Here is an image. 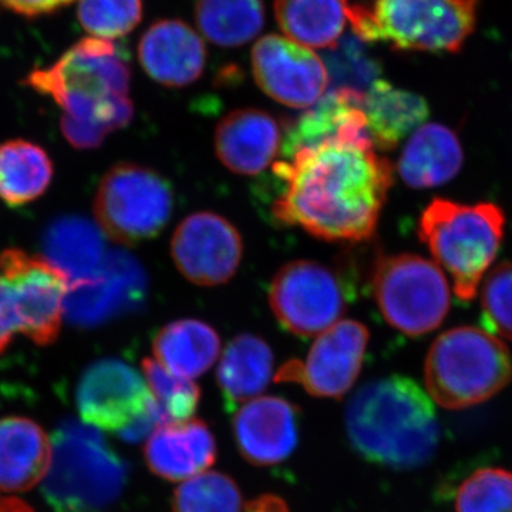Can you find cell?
Masks as SVG:
<instances>
[{"mask_svg": "<svg viewBox=\"0 0 512 512\" xmlns=\"http://www.w3.org/2000/svg\"><path fill=\"white\" fill-rule=\"evenodd\" d=\"M274 173L284 184L272 208L276 220L329 242L372 238L393 185L392 164L370 140L302 148Z\"/></svg>", "mask_w": 512, "mask_h": 512, "instance_id": "obj_1", "label": "cell"}, {"mask_svg": "<svg viewBox=\"0 0 512 512\" xmlns=\"http://www.w3.org/2000/svg\"><path fill=\"white\" fill-rule=\"evenodd\" d=\"M26 84L62 107V131L74 148L90 150L133 119L130 69L111 40H80L55 64L29 74Z\"/></svg>", "mask_w": 512, "mask_h": 512, "instance_id": "obj_2", "label": "cell"}, {"mask_svg": "<svg viewBox=\"0 0 512 512\" xmlns=\"http://www.w3.org/2000/svg\"><path fill=\"white\" fill-rule=\"evenodd\" d=\"M345 423L356 453L379 466L412 470L430 461L439 447L434 404L409 377L365 384L350 400Z\"/></svg>", "mask_w": 512, "mask_h": 512, "instance_id": "obj_3", "label": "cell"}, {"mask_svg": "<svg viewBox=\"0 0 512 512\" xmlns=\"http://www.w3.org/2000/svg\"><path fill=\"white\" fill-rule=\"evenodd\" d=\"M505 214L493 202L460 204L436 198L423 211L419 234L441 271L453 282L457 298L470 302L497 258Z\"/></svg>", "mask_w": 512, "mask_h": 512, "instance_id": "obj_4", "label": "cell"}, {"mask_svg": "<svg viewBox=\"0 0 512 512\" xmlns=\"http://www.w3.org/2000/svg\"><path fill=\"white\" fill-rule=\"evenodd\" d=\"M126 463L82 421H63L50 441V461L43 495L55 512H94L109 507L123 493Z\"/></svg>", "mask_w": 512, "mask_h": 512, "instance_id": "obj_5", "label": "cell"}, {"mask_svg": "<svg viewBox=\"0 0 512 512\" xmlns=\"http://www.w3.org/2000/svg\"><path fill=\"white\" fill-rule=\"evenodd\" d=\"M481 0H373L350 8L353 33L400 52H460L477 26Z\"/></svg>", "mask_w": 512, "mask_h": 512, "instance_id": "obj_6", "label": "cell"}, {"mask_svg": "<svg viewBox=\"0 0 512 512\" xmlns=\"http://www.w3.org/2000/svg\"><path fill=\"white\" fill-rule=\"evenodd\" d=\"M431 399L448 410L493 399L512 380L510 350L488 330L460 326L434 340L424 365Z\"/></svg>", "mask_w": 512, "mask_h": 512, "instance_id": "obj_7", "label": "cell"}, {"mask_svg": "<svg viewBox=\"0 0 512 512\" xmlns=\"http://www.w3.org/2000/svg\"><path fill=\"white\" fill-rule=\"evenodd\" d=\"M372 286L383 318L409 336L426 335L439 328L450 309L444 272L423 256H382L373 269Z\"/></svg>", "mask_w": 512, "mask_h": 512, "instance_id": "obj_8", "label": "cell"}, {"mask_svg": "<svg viewBox=\"0 0 512 512\" xmlns=\"http://www.w3.org/2000/svg\"><path fill=\"white\" fill-rule=\"evenodd\" d=\"M173 205V191L163 175L140 164L120 163L101 180L94 214L107 237L137 245L163 231Z\"/></svg>", "mask_w": 512, "mask_h": 512, "instance_id": "obj_9", "label": "cell"}, {"mask_svg": "<svg viewBox=\"0 0 512 512\" xmlns=\"http://www.w3.org/2000/svg\"><path fill=\"white\" fill-rule=\"evenodd\" d=\"M0 272L19 332L40 346L55 342L69 291L66 276L47 259L20 249L0 255Z\"/></svg>", "mask_w": 512, "mask_h": 512, "instance_id": "obj_10", "label": "cell"}, {"mask_svg": "<svg viewBox=\"0 0 512 512\" xmlns=\"http://www.w3.org/2000/svg\"><path fill=\"white\" fill-rule=\"evenodd\" d=\"M269 303L281 325L299 336L325 332L346 311L345 291L338 275L312 261L282 266L272 281Z\"/></svg>", "mask_w": 512, "mask_h": 512, "instance_id": "obj_11", "label": "cell"}, {"mask_svg": "<svg viewBox=\"0 0 512 512\" xmlns=\"http://www.w3.org/2000/svg\"><path fill=\"white\" fill-rule=\"evenodd\" d=\"M369 330L356 320H342L320 333L305 362L291 360L276 373V383H298L311 396L340 399L362 370Z\"/></svg>", "mask_w": 512, "mask_h": 512, "instance_id": "obj_12", "label": "cell"}, {"mask_svg": "<svg viewBox=\"0 0 512 512\" xmlns=\"http://www.w3.org/2000/svg\"><path fill=\"white\" fill-rule=\"evenodd\" d=\"M148 278L143 265L128 252H107L99 272L86 281L72 282L64 313L73 325L94 328L136 312L146 302Z\"/></svg>", "mask_w": 512, "mask_h": 512, "instance_id": "obj_13", "label": "cell"}, {"mask_svg": "<svg viewBox=\"0 0 512 512\" xmlns=\"http://www.w3.org/2000/svg\"><path fill=\"white\" fill-rule=\"evenodd\" d=\"M252 72L262 92L293 109L311 107L328 89L325 63L288 37H262L252 50Z\"/></svg>", "mask_w": 512, "mask_h": 512, "instance_id": "obj_14", "label": "cell"}, {"mask_svg": "<svg viewBox=\"0 0 512 512\" xmlns=\"http://www.w3.org/2000/svg\"><path fill=\"white\" fill-rule=\"evenodd\" d=\"M242 238L231 222L214 212H197L175 229L171 256L175 266L200 286L228 282L241 264Z\"/></svg>", "mask_w": 512, "mask_h": 512, "instance_id": "obj_15", "label": "cell"}, {"mask_svg": "<svg viewBox=\"0 0 512 512\" xmlns=\"http://www.w3.org/2000/svg\"><path fill=\"white\" fill-rule=\"evenodd\" d=\"M154 397L137 370L117 359H104L84 372L77 406L84 423L121 433L153 406Z\"/></svg>", "mask_w": 512, "mask_h": 512, "instance_id": "obj_16", "label": "cell"}, {"mask_svg": "<svg viewBox=\"0 0 512 512\" xmlns=\"http://www.w3.org/2000/svg\"><path fill=\"white\" fill-rule=\"evenodd\" d=\"M241 456L256 467H271L292 456L299 439V410L281 397L245 403L234 419Z\"/></svg>", "mask_w": 512, "mask_h": 512, "instance_id": "obj_17", "label": "cell"}, {"mask_svg": "<svg viewBox=\"0 0 512 512\" xmlns=\"http://www.w3.org/2000/svg\"><path fill=\"white\" fill-rule=\"evenodd\" d=\"M138 59L151 79L168 87H185L200 79L207 49L181 20H160L141 37Z\"/></svg>", "mask_w": 512, "mask_h": 512, "instance_id": "obj_18", "label": "cell"}, {"mask_svg": "<svg viewBox=\"0 0 512 512\" xmlns=\"http://www.w3.org/2000/svg\"><path fill=\"white\" fill-rule=\"evenodd\" d=\"M363 101L365 94L330 90L298 119L284 126L281 153L292 157L302 148L318 146L325 141L370 140Z\"/></svg>", "mask_w": 512, "mask_h": 512, "instance_id": "obj_19", "label": "cell"}, {"mask_svg": "<svg viewBox=\"0 0 512 512\" xmlns=\"http://www.w3.org/2000/svg\"><path fill=\"white\" fill-rule=\"evenodd\" d=\"M284 130L266 111L235 110L215 131V151L232 173L256 175L274 161L281 150Z\"/></svg>", "mask_w": 512, "mask_h": 512, "instance_id": "obj_20", "label": "cell"}, {"mask_svg": "<svg viewBox=\"0 0 512 512\" xmlns=\"http://www.w3.org/2000/svg\"><path fill=\"white\" fill-rule=\"evenodd\" d=\"M147 466L168 481H187L205 473L217 460V443L201 420L161 424L144 448Z\"/></svg>", "mask_w": 512, "mask_h": 512, "instance_id": "obj_21", "label": "cell"}, {"mask_svg": "<svg viewBox=\"0 0 512 512\" xmlns=\"http://www.w3.org/2000/svg\"><path fill=\"white\" fill-rule=\"evenodd\" d=\"M464 163L463 146L451 128L426 124L407 141L399 161V173L409 187L433 188L453 180Z\"/></svg>", "mask_w": 512, "mask_h": 512, "instance_id": "obj_22", "label": "cell"}, {"mask_svg": "<svg viewBox=\"0 0 512 512\" xmlns=\"http://www.w3.org/2000/svg\"><path fill=\"white\" fill-rule=\"evenodd\" d=\"M363 111L370 140L382 151L394 150L421 127L430 113L429 104L419 94L380 79L367 90Z\"/></svg>", "mask_w": 512, "mask_h": 512, "instance_id": "obj_23", "label": "cell"}, {"mask_svg": "<svg viewBox=\"0 0 512 512\" xmlns=\"http://www.w3.org/2000/svg\"><path fill=\"white\" fill-rule=\"evenodd\" d=\"M50 441L35 421L25 417L0 420V488L28 491L45 477Z\"/></svg>", "mask_w": 512, "mask_h": 512, "instance_id": "obj_24", "label": "cell"}, {"mask_svg": "<svg viewBox=\"0 0 512 512\" xmlns=\"http://www.w3.org/2000/svg\"><path fill=\"white\" fill-rule=\"evenodd\" d=\"M43 249L47 261L72 282L96 276L107 254L103 232L87 218L74 215L57 218L47 227Z\"/></svg>", "mask_w": 512, "mask_h": 512, "instance_id": "obj_25", "label": "cell"}, {"mask_svg": "<svg viewBox=\"0 0 512 512\" xmlns=\"http://www.w3.org/2000/svg\"><path fill=\"white\" fill-rule=\"evenodd\" d=\"M274 353L264 339L239 335L229 342L217 370V382L229 410L255 399L268 386Z\"/></svg>", "mask_w": 512, "mask_h": 512, "instance_id": "obj_26", "label": "cell"}, {"mask_svg": "<svg viewBox=\"0 0 512 512\" xmlns=\"http://www.w3.org/2000/svg\"><path fill=\"white\" fill-rule=\"evenodd\" d=\"M156 362L175 376L197 379L220 356L221 340L215 329L197 319L168 323L153 342Z\"/></svg>", "mask_w": 512, "mask_h": 512, "instance_id": "obj_27", "label": "cell"}, {"mask_svg": "<svg viewBox=\"0 0 512 512\" xmlns=\"http://www.w3.org/2000/svg\"><path fill=\"white\" fill-rule=\"evenodd\" d=\"M350 8L348 0H275V18L288 39L325 49L339 42Z\"/></svg>", "mask_w": 512, "mask_h": 512, "instance_id": "obj_28", "label": "cell"}, {"mask_svg": "<svg viewBox=\"0 0 512 512\" xmlns=\"http://www.w3.org/2000/svg\"><path fill=\"white\" fill-rule=\"evenodd\" d=\"M53 164L42 147L25 140L0 144V200L22 207L45 194Z\"/></svg>", "mask_w": 512, "mask_h": 512, "instance_id": "obj_29", "label": "cell"}, {"mask_svg": "<svg viewBox=\"0 0 512 512\" xmlns=\"http://www.w3.org/2000/svg\"><path fill=\"white\" fill-rule=\"evenodd\" d=\"M195 19L214 45L244 46L264 28V0H198Z\"/></svg>", "mask_w": 512, "mask_h": 512, "instance_id": "obj_30", "label": "cell"}, {"mask_svg": "<svg viewBox=\"0 0 512 512\" xmlns=\"http://www.w3.org/2000/svg\"><path fill=\"white\" fill-rule=\"evenodd\" d=\"M322 60L332 89L366 94L382 72L379 62L367 52L366 42L355 33L329 47Z\"/></svg>", "mask_w": 512, "mask_h": 512, "instance_id": "obj_31", "label": "cell"}, {"mask_svg": "<svg viewBox=\"0 0 512 512\" xmlns=\"http://www.w3.org/2000/svg\"><path fill=\"white\" fill-rule=\"evenodd\" d=\"M238 485L225 474L201 473L175 490L173 512H241Z\"/></svg>", "mask_w": 512, "mask_h": 512, "instance_id": "obj_32", "label": "cell"}, {"mask_svg": "<svg viewBox=\"0 0 512 512\" xmlns=\"http://www.w3.org/2000/svg\"><path fill=\"white\" fill-rule=\"evenodd\" d=\"M143 372L164 424L190 420L200 403L197 384L173 375L153 359L143 360Z\"/></svg>", "mask_w": 512, "mask_h": 512, "instance_id": "obj_33", "label": "cell"}, {"mask_svg": "<svg viewBox=\"0 0 512 512\" xmlns=\"http://www.w3.org/2000/svg\"><path fill=\"white\" fill-rule=\"evenodd\" d=\"M457 512H512V473L504 468H481L460 485Z\"/></svg>", "mask_w": 512, "mask_h": 512, "instance_id": "obj_34", "label": "cell"}, {"mask_svg": "<svg viewBox=\"0 0 512 512\" xmlns=\"http://www.w3.org/2000/svg\"><path fill=\"white\" fill-rule=\"evenodd\" d=\"M143 16L141 0H80V23L97 39L113 40L128 35Z\"/></svg>", "mask_w": 512, "mask_h": 512, "instance_id": "obj_35", "label": "cell"}, {"mask_svg": "<svg viewBox=\"0 0 512 512\" xmlns=\"http://www.w3.org/2000/svg\"><path fill=\"white\" fill-rule=\"evenodd\" d=\"M481 285V306L488 332L512 342V261L495 266Z\"/></svg>", "mask_w": 512, "mask_h": 512, "instance_id": "obj_36", "label": "cell"}, {"mask_svg": "<svg viewBox=\"0 0 512 512\" xmlns=\"http://www.w3.org/2000/svg\"><path fill=\"white\" fill-rule=\"evenodd\" d=\"M72 2L73 0H0V8L28 18H36L55 12Z\"/></svg>", "mask_w": 512, "mask_h": 512, "instance_id": "obj_37", "label": "cell"}, {"mask_svg": "<svg viewBox=\"0 0 512 512\" xmlns=\"http://www.w3.org/2000/svg\"><path fill=\"white\" fill-rule=\"evenodd\" d=\"M18 330L12 305H10L8 292L0 279V353L8 348L13 333Z\"/></svg>", "mask_w": 512, "mask_h": 512, "instance_id": "obj_38", "label": "cell"}, {"mask_svg": "<svg viewBox=\"0 0 512 512\" xmlns=\"http://www.w3.org/2000/svg\"><path fill=\"white\" fill-rule=\"evenodd\" d=\"M245 512H289V510L282 498L268 494L248 503Z\"/></svg>", "mask_w": 512, "mask_h": 512, "instance_id": "obj_39", "label": "cell"}, {"mask_svg": "<svg viewBox=\"0 0 512 512\" xmlns=\"http://www.w3.org/2000/svg\"><path fill=\"white\" fill-rule=\"evenodd\" d=\"M0 512H35L19 498L0 494Z\"/></svg>", "mask_w": 512, "mask_h": 512, "instance_id": "obj_40", "label": "cell"}]
</instances>
